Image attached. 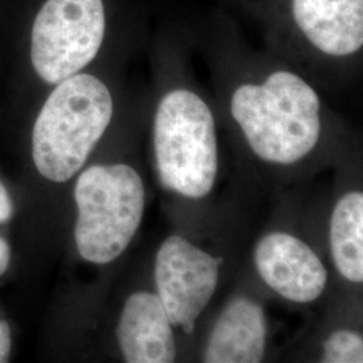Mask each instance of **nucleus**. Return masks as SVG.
Masks as SVG:
<instances>
[{"mask_svg":"<svg viewBox=\"0 0 363 363\" xmlns=\"http://www.w3.org/2000/svg\"><path fill=\"white\" fill-rule=\"evenodd\" d=\"M319 99L304 79L276 72L262 85L234 91L232 115L253 152L265 162L292 164L319 140Z\"/></svg>","mask_w":363,"mask_h":363,"instance_id":"f257e3e1","label":"nucleus"},{"mask_svg":"<svg viewBox=\"0 0 363 363\" xmlns=\"http://www.w3.org/2000/svg\"><path fill=\"white\" fill-rule=\"evenodd\" d=\"M113 115L112 96L91 74L58 82L33 130V159L49 181L72 179L85 164Z\"/></svg>","mask_w":363,"mask_h":363,"instance_id":"f03ea898","label":"nucleus"},{"mask_svg":"<svg viewBox=\"0 0 363 363\" xmlns=\"http://www.w3.org/2000/svg\"><path fill=\"white\" fill-rule=\"evenodd\" d=\"M154 140L166 189L194 199L211 191L218 169L216 124L199 96L186 89L167 93L156 111Z\"/></svg>","mask_w":363,"mask_h":363,"instance_id":"7ed1b4c3","label":"nucleus"},{"mask_svg":"<svg viewBox=\"0 0 363 363\" xmlns=\"http://www.w3.org/2000/svg\"><path fill=\"white\" fill-rule=\"evenodd\" d=\"M76 244L82 259L108 264L138 232L144 213L140 175L127 164L93 166L78 178Z\"/></svg>","mask_w":363,"mask_h":363,"instance_id":"20e7f679","label":"nucleus"},{"mask_svg":"<svg viewBox=\"0 0 363 363\" xmlns=\"http://www.w3.org/2000/svg\"><path fill=\"white\" fill-rule=\"evenodd\" d=\"M105 34L103 0H48L31 33V62L39 77L58 84L89 65Z\"/></svg>","mask_w":363,"mask_h":363,"instance_id":"39448f33","label":"nucleus"},{"mask_svg":"<svg viewBox=\"0 0 363 363\" xmlns=\"http://www.w3.org/2000/svg\"><path fill=\"white\" fill-rule=\"evenodd\" d=\"M222 261L179 235L163 242L156 256L155 280L171 325L193 334L195 320L216 292Z\"/></svg>","mask_w":363,"mask_h":363,"instance_id":"423d86ee","label":"nucleus"},{"mask_svg":"<svg viewBox=\"0 0 363 363\" xmlns=\"http://www.w3.org/2000/svg\"><path fill=\"white\" fill-rule=\"evenodd\" d=\"M262 280L274 292L295 303H311L325 291L327 272L306 242L286 233L262 237L255 250Z\"/></svg>","mask_w":363,"mask_h":363,"instance_id":"0eeeda50","label":"nucleus"},{"mask_svg":"<svg viewBox=\"0 0 363 363\" xmlns=\"http://www.w3.org/2000/svg\"><path fill=\"white\" fill-rule=\"evenodd\" d=\"M117 339L130 363H169L177 347L169 316L155 294L136 292L128 298L120 318Z\"/></svg>","mask_w":363,"mask_h":363,"instance_id":"6e6552de","label":"nucleus"},{"mask_svg":"<svg viewBox=\"0 0 363 363\" xmlns=\"http://www.w3.org/2000/svg\"><path fill=\"white\" fill-rule=\"evenodd\" d=\"M294 16L313 46L349 55L363 45V0H292Z\"/></svg>","mask_w":363,"mask_h":363,"instance_id":"1a4fd4ad","label":"nucleus"},{"mask_svg":"<svg viewBox=\"0 0 363 363\" xmlns=\"http://www.w3.org/2000/svg\"><path fill=\"white\" fill-rule=\"evenodd\" d=\"M267 322L262 307L250 298L230 300L214 325L203 361L257 363L264 357Z\"/></svg>","mask_w":363,"mask_h":363,"instance_id":"9d476101","label":"nucleus"},{"mask_svg":"<svg viewBox=\"0 0 363 363\" xmlns=\"http://www.w3.org/2000/svg\"><path fill=\"white\" fill-rule=\"evenodd\" d=\"M330 240L337 271L352 283H362V193H349L339 199L331 218Z\"/></svg>","mask_w":363,"mask_h":363,"instance_id":"9b49d317","label":"nucleus"},{"mask_svg":"<svg viewBox=\"0 0 363 363\" xmlns=\"http://www.w3.org/2000/svg\"><path fill=\"white\" fill-rule=\"evenodd\" d=\"M323 362L362 363V337L349 330L335 331L325 340Z\"/></svg>","mask_w":363,"mask_h":363,"instance_id":"f8f14e48","label":"nucleus"},{"mask_svg":"<svg viewBox=\"0 0 363 363\" xmlns=\"http://www.w3.org/2000/svg\"><path fill=\"white\" fill-rule=\"evenodd\" d=\"M11 351V330L6 322L0 320V363L7 362Z\"/></svg>","mask_w":363,"mask_h":363,"instance_id":"ddd939ff","label":"nucleus"},{"mask_svg":"<svg viewBox=\"0 0 363 363\" xmlns=\"http://www.w3.org/2000/svg\"><path fill=\"white\" fill-rule=\"evenodd\" d=\"M13 201L10 198L9 191L0 182V222H6L13 217Z\"/></svg>","mask_w":363,"mask_h":363,"instance_id":"4468645a","label":"nucleus"},{"mask_svg":"<svg viewBox=\"0 0 363 363\" xmlns=\"http://www.w3.org/2000/svg\"><path fill=\"white\" fill-rule=\"evenodd\" d=\"M10 256L11 252L9 244L3 238H0V276L7 271L10 265Z\"/></svg>","mask_w":363,"mask_h":363,"instance_id":"2eb2a0df","label":"nucleus"}]
</instances>
